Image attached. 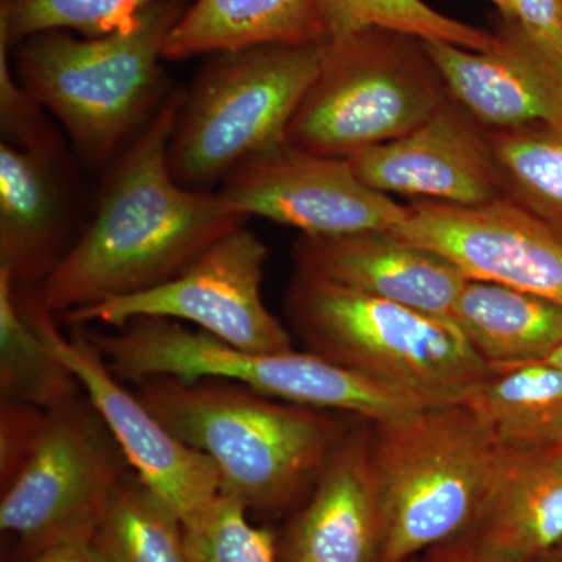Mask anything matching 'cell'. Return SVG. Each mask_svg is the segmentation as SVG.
Wrapping results in <instances>:
<instances>
[{
    "mask_svg": "<svg viewBox=\"0 0 562 562\" xmlns=\"http://www.w3.org/2000/svg\"><path fill=\"white\" fill-rule=\"evenodd\" d=\"M184 91L173 92L122 150L90 224L29 292L57 316L127 297L176 279L228 233L246 227L220 191L173 179L168 162Z\"/></svg>",
    "mask_w": 562,
    "mask_h": 562,
    "instance_id": "1",
    "label": "cell"
},
{
    "mask_svg": "<svg viewBox=\"0 0 562 562\" xmlns=\"http://www.w3.org/2000/svg\"><path fill=\"white\" fill-rule=\"evenodd\" d=\"M135 386L168 430L210 458L221 494L258 512L288 508L312 494L336 443L361 419L231 380L154 376Z\"/></svg>",
    "mask_w": 562,
    "mask_h": 562,
    "instance_id": "2",
    "label": "cell"
},
{
    "mask_svg": "<svg viewBox=\"0 0 562 562\" xmlns=\"http://www.w3.org/2000/svg\"><path fill=\"white\" fill-rule=\"evenodd\" d=\"M502 454L461 405L428 406L402 419L372 424L382 562H412L416 554L479 530Z\"/></svg>",
    "mask_w": 562,
    "mask_h": 562,
    "instance_id": "3",
    "label": "cell"
},
{
    "mask_svg": "<svg viewBox=\"0 0 562 562\" xmlns=\"http://www.w3.org/2000/svg\"><path fill=\"white\" fill-rule=\"evenodd\" d=\"M183 13L180 0H162L140 11L128 27L101 38L36 33L18 46L14 74L80 154L102 165L161 109L162 47Z\"/></svg>",
    "mask_w": 562,
    "mask_h": 562,
    "instance_id": "4",
    "label": "cell"
},
{
    "mask_svg": "<svg viewBox=\"0 0 562 562\" xmlns=\"http://www.w3.org/2000/svg\"><path fill=\"white\" fill-rule=\"evenodd\" d=\"M286 313L308 351L416 395L428 406L458 405L491 368L452 319L314 273L295 271Z\"/></svg>",
    "mask_w": 562,
    "mask_h": 562,
    "instance_id": "5",
    "label": "cell"
},
{
    "mask_svg": "<svg viewBox=\"0 0 562 562\" xmlns=\"http://www.w3.org/2000/svg\"><path fill=\"white\" fill-rule=\"evenodd\" d=\"M92 341L121 382L154 376L231 380L279 401L383 424L428 408L420 398L313 351H247L181 322L143 317L94 333Z\"/></svg>",
    "mask_w": 562,
    "mask_h": 562,
    "instance_id": "6",
    "label": "cell"
},
{
    "mask_svg": "<svg viewBox=\"0 0 562 562\" xmlns=\"http://www.w3.org/2000/svg\"><path fill=\"white\" fill-rule=\"evenodd\" d=\"M449 98L425 40L366 29L321 43L319 69L292 117L286 143L349 160L413 132Z\"/></svg>",
    "mask_w": 562,
    "mask_h": 562,
    "instance_id": "7",
    "label": "cell"
},
{
    "mask_svg": "<svg viewBox=\"0 0 562 562\" xmlns=\"http://www.w3.org/2000/svg\"><path fill=\"white\" fill-rule=\"evenodd\" d=\"M319 63L321 43L211 54L184 92L169 140L173 179L191 190L214 191L241 162L286 143Z\"/></svg>",
    "mask_w": 562,
    "mask_h": 562,
    "instance_id": "8",
    "label": "cell"
},
{
    "mask_svg": "<svg viewBox=\"0 0 562 562\" xmlns=\"http://www.w3.org/2000/svg\"><path fill=\"white\" fill-rule=\"evenodd\" d=\"M132 471L87 395L47 412L20 472L2 486L0 528L36 554L91 541L111 494Z\"/></svg>",
    "mask_w": 562,
    "mask_h": 562,
    "instance_id": "9",
    "label": "cell"
},
{
    "mask_svg": "<svg viewBox=\"0 0 562 562\" xmlns=\"http://www.w3.org/2000/svg\"><path fill=\"white\" fill-rule=\"evenodd\" d=\"M268 255V246L258 235L241 227L211 246L176 279L61 317L76 327L101 322L111 328L143 317H161L195 325L236 349L291 350V333L262 301Z\"/></svg>",
    "mask_w": 562,
    "mask_h": 562,
    "instance_id": "10",
    "label": "cell"
},
{
    "mask_svg": "<svg viewBox=\"0 0 562 562\" xmlns=\"http://www.w3.org/2000/svg\"><path fill=\"white\" fill-rule=\"evenodd\" d=\"M18 299L35 330L79 380L132 471L179 514L183 524L205 512L221 494L220 473L210 458L181 442L136 392L122 384L90 333L79 327L68 339L58 328L57 317L29 292L18 291Z\"/></svg>",
    "mask_w": 562,
    "mask_h": 562,
    "instance_id": "11",
    "label": "cell"
},
{
    "mask_svg": "<svg viewBox=\"0 0 562 562\" xmlns=\"http://www.w3.org/2000/svg\"><path fill=\"white\" fill-rule=\"evenodd\" d=\"M220 192L244 216L308 236L394 232L409 214V205L368 187L347 158L322 157L288 143L241 162Z\"/></svg>",
    "mask_w": 562,
    "mask_h": 562,
    "instance_id": "12",
    "label": "cell"
},
{
    "mask_svg": "<svg viewBox=\"0 0 562 562\" xmlns=\"http://www.w3.org/2000/svg\"><path fill=\"white\" fill-rule=\"evenodd\" d=\"M394 233L442 255L469 279L562 305V236L512 199L482 206L416 201Z\"/></svg>",
    "mask_w": 562,
    "mask_h": 562,
    "instance_id": "13",
    "label": "cell"
},
{
    "mask_svg": "<svg viewBox=\"0 0 562 562\" xmlns=\"http://www.w3.org/2000/svg\"><path fill=\"white\" fill-rule=\"evenodd\" d=\"M349 160L368 187L387 195L460 206L508 198L490 131L452 98L413 132Z\"/></svg>",
    "mask_w": 562,
    "mask_h": 562,
    "instance_id": "14",
    "label": "cell"
},
{
    "mask_svg": "<svg viewBox=\"0 0 562 562\" xmlns=\"http://www.w3.org/2000/svg\"><path fill=\"white\" fill-rule=\"evenodd\" d=\"M494 33L484 52L425 41L450 98L487 131L562 120L561 55L516 20L498 16Z\"/></svg>",
    "mask_w": 562,
    "mask_h": 562,
    "instance_id": "15",
    "label": "cell"
},
{
    "mask_svg": "<svg viewBox=\"0 0 562 562\" xmlns=\"http://www.w3.org/2000/svg\"><path fill=\"white\" fill-rule=\"evenodd\" d=\"M68 173L47 125L0 144V268L20 291L38 286L69 250Z\"/></svg>",
    "mask_w": 562,
    "mask_h": 562,
    "instance_id": "16",
    "label": "cell"
},
{
    "mask_svg": "<svg viewBox=\"0 0 562 562\" xmlns=\"http://www.w3.org/2000/svg\"><path fill=\"white\" fill-rule=\"evenodd\" d=\"M372 422L358 419L325 462L279 562H382L383 517L371 462Z\"/></svg>",
    "mask_w": 562,
    "mask_h": 562,
    "instance_id": "17",
    "label": "cell"
},
{
    "mask_svg": "<svg viewBox=\"0 0 562 562\" xmlns=\"http://www.w3.org/2000/svg\"><path fill=\"white\" fill-rule=\"evenodd\" d=\"M294 260L297 271L447 319L469 279L442 255L391 231L302 235Z\"/></svg>",
    "mask_w": 562,
    "mask_h": 562,
    "instance_id": "18",
    "label": "cell"
},
{
    "mask_svg": "<svg viewBox=\"0 0 562 562\" xmlns=\"http://www.w3.org/2000/svg\"><path fill=\"white\" fill-rule=\"evenodd\" d=\"M476 532L487 542L530 560H541L560 549V443L543 449L503 452L497 484Z\"/></svg>",
    "mask_w": 562,
    "mask_h": 562,
    "instance_id": "19",
    "label": "cell"
},
{
    "mask_svg": "<svg viewBox=\"0 0 562 562\" xmlns=\"http://www.w3.org/2000/svg\"><path fill=\"white\" fill-rule=\"evenodd\" d=\"M458 405L475 416L503 452L562 441V368L549 360L491 364Z\"/></svg>",
    "mask_w": 562,
    "mask_h": 562,
    "instance_id": "20",
    "label": "cell"
},
{
    "mask_svg": "<svg viewBox=\"0 0 562 562\" xmlns=\"http://www.w3.org/2000/svg\"><path fill=\"white\" fill-rule=\"evenodd\" d=\"M303 43H322L316 0H195L169 32L162 58Z\"/></svg>",
    "mask_w": 562,
    "mask_h": 562,
    "instance_id": "21",
    "label": "cell"
},
{
    "mask_svg": "<svg viewBox=\"0 0 562 562\" xmlns=\"http://www.w3.org/2000/svg\"><path fill=\"white\" fill-rule=\"evenodd\" d=\"M452 321L490 364L547 360L562 346V305L494 281L468 279Z\"/></svg>",
    "mask_w": 562,
    "mask_h": 562,
    "instance_id": "22",
    "label": "cell"
},
{
    "mask_svg": "<svg viewBox=\"0 0 562 562\" xmlns=\"http://www.w3.org/2000/svg\"><path fill=\"white\" fill-rule=\"evenodd\" d=\"M0 394L2 401L46 412L83 395L79 380L25 317L5 268H0Z\"/></svg>",
    "mask_w": 562,
    "mask_h": 562,
    "instance_id": "23",
    "label": "cell"
},
{
    "mask_svg": "<svg viewBox=\"0 0 562 562\" xmlns=\"http://www.w3.org/2000/svg\"><path fill=\"white\" fill-rule=\"evenodd\" d=\"M91 542L105 562H190L183 520L133 471L111 494Z\"/></svg>",
    "mask_w": 562,
    "mask_h": 562,
    "instance_id": "24",
    "label": "cell"
},
{
    "mask_svg": "<svg viewBox=\"0 0 562 562\" xmlns=\"http://www.w3.org/2000/svg\"><path fill=\"white\" fill-rule=\"evenodd\" d=\"M490 135L508 199L562 236V120Z\"/></svg>",
    "mask_w": 562,
    "mask_h": 562,
    "instance_id": "25",
    "label": "cell"
},
{
    "mask_svg": "<svg viewBox=\"0 0 562 562\" xmlns=\"http://www.w3.org/2000/svg\"><path fill=\"white\" fill-rule=\"evenodd\" d=\"M316 10L322 43L366 29L408 33L480 52L490 50L497 43L494 32L446 16L424 0H316Z\"/></svg>",
    "mask_w": 562,
    "mask_h": 562,
    "instance_id": "26",
    "label": "cell"
},
{
    "mask_svg": "<svg viewBox=\"0 0 562 562\" xmlns=\"http://www.w3.org/2000/svg\"><path fill=\"white\" fill-rule=\"evenodd\" d=\"M155 2L162 0H0V43L11 50L47 31L101 38L132 25Z\"/></svg>",
    "mask_w": 562,
    "mask_h": 562,
    "instance_id": "27",
    "label": "cell"
},
{
    "mask_svg": "<svg viewBox=\"0 0 562 562\" xmlns=\"http://www.w3.org/2000/svg\"><path fill=\"white\" fill-rule=\"evenodd\" d=\"M241 502L220 494L184 525L190 562H279V543L268 528L254 525Z\"/></svg>",
    "mask_w": 562,
    "mask_h": 562,
    "instance_id": "28",
    "label": "cell"
},
{
    "mask_svg": "<svg viewBox=\"0 0 562 562\" xmlns=\"http://www.w3.org/2000/svg\"><path fill=\"white\" fill-rule=\"evenodd\" d=\"M46 409L27 403L0 402V480L10 482L38 442L46 425Z\"/></svg>",
    "mask_w": 562,
    "mask_h": 562,
    "instance_id": "29",
    "label": "cell"
},
{
    "mask_svg": "<svg viewBox=\"0 0 562 562\" xmlns=\"http://www.w3.org/2000/svg\"><path fill=\"white\" fill-rule=\"evenodd\" d=\"M514 20L562 57V0H512Z\"/></svg>",
    "mask_w": 562,
    "mask_h": 562,
    "instance_id": "30",
    "label": "cell"
},
{
    "mask_svg": "<svg viewBox=\"0 0 562 562\" xmlns=\"http://www.w3.org/2000/svg\"><path fill=\"white\" fill-rule=\"evenodd\" d=\"M431 562H536L487 542L479 532L428 552Z\"/></svg>",
    "mask_w": 562,
    "mask_h": 562,
    "instance_id": "31",
    "label": "cell"
},
{
    "mask_svg": "<svg viewBox=\"0 0 562 562\" xmlns=\"http://www.w3.org/2000/svg\"><path fill=\"white\" fill-rule=\"evenodd\" d=\"M29 562H105V560L91 541H77L46 550Z\"/></svg>",
    "mask_w": 562,
    "mask_h": 562,
    "instance_id": "32",
    "label": "cell"
},
{
    "mask_svg": "<svg viewBox=\"0 0 562 562\" xmlns=\"http://www.w3.org/2000/svg\"><path fill=\"white\" fill-rule=\"evenodd\" d=\"M490 2L497 9L498 16L506 18V20H514L512 0H490Z\"/></svg>",
    "mask_w": 562,
    "mask_h": 562,
    "instance_id": "33",
    "label": "cell"
},
{
    "mask_svg": "<svg viewBox=\"0 0 562 562\" xmlns=\"http://www.w3.org/2000/svg\"><path fill=\"white\" fill-rule=\"evenodd\" d=\"M547 360L552 361L554 362V364L561 366L562 368V346L560 347V349L554 350L553 353L550 355L549 358H547Z\"/></svg>",
    "mask_w": 562,
    "mask_h": 562,
    "instance_id": "34",
    "label": "cell"
},
{
    "mask_svg": "<svg viewBox=\"0 0 562 562\" xmlns=\"http://www.w3.org/2000/svg\"><path fill=\"white\" fill-rule=\"evenodd\" d=\"M550 562H562V552L560 554H557V557L552 558V561Z\"/></svg>",
    "mask_w": 562,
    "mask_h": 562,
    "instance_id": "35",
    "label": "cell"
},
{
    "mask_svg": "<svg viewBox=\"0 0 562 562\" xmlns=\"http://www.w3.org/2000/svg\"><path fill=\"white\" fill-rule=\"evenodd\" d=\"M422 562H431V561H430V558L427 557V560L422 561Z\"/></svg>",
    "mask_w": 562,
    "mask_h": 562,
    "instance_id": "36",
    "label": "cell"
},
{
    "mask_svg": "<svg viewBox=\"0 0 562 562\" xmlns=\"http://www.w3.org/2000/svg\"><path fill=\"white\" fill-rule=\"evenodd\" d=\"M560 446H562V441L560 442Z\"/></svg>",
    "mask_w": 562,
    "mask_h": 562,
    "instance_id": "37",
    "label": "cell"
}]
</instances>
